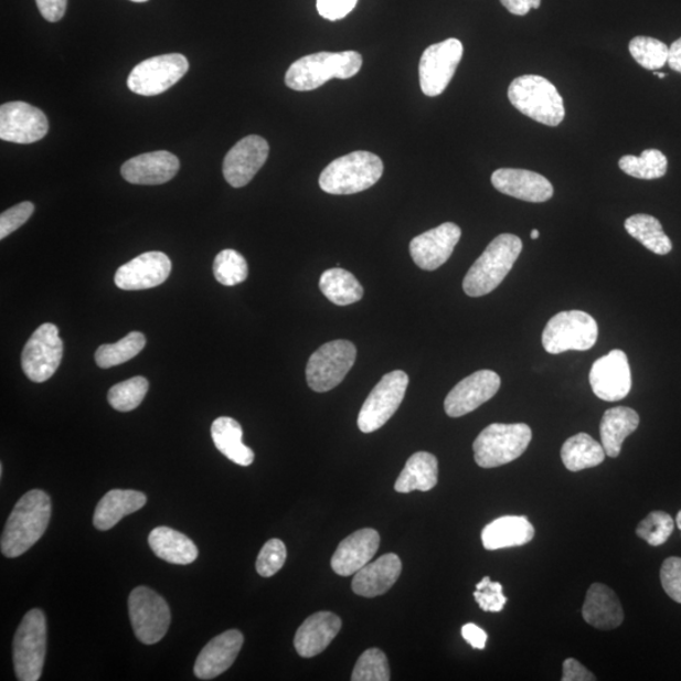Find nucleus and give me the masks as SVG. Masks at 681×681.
I'll use <instances>...</instances> for the list:
<instances>
[{"label": "nucleus", "mask_w": 681, "mask_h": 681, "mask_svg": "<svg viewBox=\"0 0 681 681\" xmlns=\"http://www.w3.org/2000/svg\"><path fill=\"white\" fill-rule=\"evenodd\" d=\"M189 68V61L181 53L148 58L132 68L128 87L141 96L161 95L179 83Z\"/></svg>", "instance_id": "obj_12"}, {"label": "nucleus", "mask_w": 681, "mask_h": 681, "mask_svg": "<svg viewBox=\"0 0 681 681\" xmlns=\"http://www.w3.org/2000/svg\"><path fill=\"white\" fill-rule=\"evenodd\" d=\"M244 645L241 631L228 630L212 639L202 649L194 664V675L201 680H212L224 674L234 664Z\"/></svg>", "instance_id": "obj_24"}, {"label": "nucleus", "mask_w": 681, "mask_h": 681, "mask_svg": "<svg viewBox=\"0 0 681 681\" xmlns=\"http://www.w3.org/2000/svg\"><path fill=\"white\" fill-rule=\"evenodd\" d=\"M464 639L471 645L473 649L483 650L486 648V641H488V634H486L481 627L475 624H467L462 627Z\"/></svg>", "instance_id": "obj_51"}, {"label": "nucleus", "mask_w": 681, "mask_h": 681, "mask_svg": "<svg viewBox=\"0 0 681 681\" xmlns=\"http://www.w3.org/2000/svg\"><path fill=\"white\" fill-rule=\"evenodd\" d=\"M359 0H317V11L329 21H339L349 15Z\"/></svg>", "instance_id": "obj_48"}, {"label": "nucleus", "mask_w": 681, "mask_h": 681, "mask_svg": "<svg viewBox=\"0 0 681 681\" xmlns=\"http://www.w3.org/2000/svg\"><path fill=\"white\" fill-rule=\"evenodd\" d=\"M668 64L671 70H674L677 73L681 74V39L677 40L669 47Z\"/></svg>", "instance_id": "obj_53"}, {"label": "nucleus", "mask_w": 681, "mask_h": 681, "mask_svg": "<svg viewBox=\"0 0 681 681\" xmlns=\"http://www.w3.org/2000/svg\"><path fill=\"white\" fill-rule=\"evenodd\" d=\"M380 546V535L375 529H361L349 535L338 546L331 567L342 577L353 576L374 558Z\"/></svg>", "instance_id": "obj_22"}, {"label": "nucleus", "mask_w": 681, "mask_h": 681, "mask_svg": "<svg viewBox=\"0 0 681 681\" xmlns=\"http://www.w3.org/2000/svg\"><path fill=\"white\" fill-rule=\"evenodd\" d=\"M631 56L647 70L656 71L666 66L669 57V47L657 39L638 35L629 44Z\"/></svg>", "instance_id": "obj_40"}, {"label": "nucleus", "mask_w": 681, "mask_h": 681, "mask_svg": "<svg viewBox=\"0 0 681 681\" xmlns=\"http://www.w3.org/2000/svg\"><path fill=\"white\" fill-rule=\"evenodd\" d=\"M511 14L526 15L530 9L541 7L542 0H500Z\"/></svg>", "instance_id": "obj_52"}, {"label": "nucleus", "mask_w": 681, "mask_h": 681, "mask_svg": "<svg viewBox=\"0 0 681 681\" xmlns=\"http://www.w3.org/2000/svg\"><path fill=\"white\" fill-rule=\"evenodd\" d=\"M34 205L32 202L25 201L3 212L0 216V238H4L30 220L33 215Z\"/></svg>", "instance_id": "obj_46"}, {"label": "nucleus", "mask_w": 681, "mask_h": 681, "mask_svg": "<svg viewBox=\"0 0 681 681\" xmlns=\"http://www.w3.org/2000/svg\"><path fill=\"white\" fill-rule=\"evenodd\" d=\"M461 236V227L458 225L441 224L413 238L409 245L412 258L423 270H437L454 254Z\"/></svg>", "instance_id": "obj_19"}, {"label": "nucleus", "mask_w": 681, "mask_h": 681, "mask_svg": "<svg viewBox=\"0 0 681 681\" xmlns=\"http://www.w3.org/2000/svg\"><path fill=\"white\" fill-rule=\"evenodd\" d=\"M541 236V233H539V230L534 228L532 234H530V237L533 238V241H536V238Z\"/></svg>", "instance_id": "obj_54"}, {"label": "nucleus", "mask_w": 681, "mask_h": 681, "mask_svg": "<svg viewBox=\"0 0 681 681\" xmlns=\"http://www.w3.org/2000/svg\"><path fill=\"white\" fill-rule=\"evenodd\" d=\"M62 357L64 341L60 339L55 324L44 323L33 332L22 352V369L33 383H44L56 373Z\"/></svg>", "instance_id": "obj_13"}, {"label": "nucleus", "mask_w": 681, "mask_h": 681, "mask_svg": "<svg viewBox=\"0 0 681 681\" xmlns=\"http://www.w3.org/2000/svg\"><path fill=\"white\" fill-rule=\"evenodd\" d=\"M320 289L327 299L338 306L357 304L364 297V288L357 277L341 268L326 270L320 278Z\"/></svg>", "instance_id": "obj_35"}, {"label": "nucleus", "mask_w": 681, "mask_h": 681, "mask_svg": "<svg viewBox=\"0 0 681 681\" xmlns=\"http://www.w3.org/2000/svg\"><path fill=\"white\" fill-rule=\"evenodd\" d=\"M618 166L635 179L658 180L668 172V158L659 149H647L639 157L624 156Z\"/></svg>", "instance_id": "obj_37"}, {"label": "nucleus", "mask_w": 681, "mask_h": 681, "mask_svg": "<svg viewBox=\"0 0 681 681\" xmlns=\"http://www.w3.org/2000/svg\"><path fill=\"white\" fill-rule=\"evenodd\" d=\"M561 456L567 470L579 472L599 466L607 455L603 445L587 433H579L564 441Z\"/></svg>", "instance_id": "obj_34"}, {"label": "nucleus", "mask_w": 681, "mask_h": 681, "mask_svg": "<svg viewBox=\"0 0 681 681\" xmlns=\"http://www.w3.org/2000/svg\"><path fill=\"white\" fill-rule=\"evenodd\" d=\"M51 499L41 490L23 494L9 515L0 547L7 558H18L46 533L51 520Z\"/></svg>", "instance_id": "obj_1"}, {"label": "nucleus", "mask_w": 681, "mask_h": 681, "mask_svg": "<svg viewBox=\"0 0 681 681\" xmlns=\"http://www.w3.org/2000/svg\"><path fill=\"white\" fill-rule=\"evenodd\" d=\"M464 57V44L457 39L432 44L419 62V82L424 95L444 94Z\"/></svg>", "instance_id": "obj_14"}, {"label": "nucleus", "mask_w": 681, "mask_h": 681, "mask_svg": "<svg viewBox=\"0 0 681 681\" xmlns=\"http://www.w3.org/2000/svg\"><path fill=\"white\" fill-rule=\"evenodd\" d=\"M473 596L476 603L485 613H501L508 600L503 596L501 583L492 582L490 577H485L480 583H477Z\"/></svg>", "instance_id": "obj_45"}, {"label": "nucleus", "mask_w": 681, "mask_h": 681, "mask_svg": "<svg viewBox=\"0 0 681 681\" xmlns=\"http://www.w3.org/2000/svg\"><path fill=\"white\" fill-rule=\"evenodd\" d=\"M500 386L501 379L494 371H476L449 392L445 401V411L450 418L464 417L489 402L497 395Z\"/></svg>", "instance_id": "obj_17"}, {"label": "nucleus", "mask_w": 681, "mask_h": 681, "mask_svg": "<svg viewBox=\"0 0 681 681\" xmlns=\"http://www.w3.org/2000/svg\"><path fill=\"white\" fill-rule=\"evenodd\" d=\"M358 350L347 340L327 342L309 358L306 376L307 384L317 393L332 391L342 383L355 364Z\"/></svg>", "instance_id": "obj_8"}, {"label": "nucleus", "mask_w": 681, "mask_h": 681, "mask_svg": "<svg viewBox=\"0 0 681 681\" xmlns=\"http://www.w3.org/2000/svg\"><path fill=\"white\" fill-rule=\"evenodd\" d=\"M47 623L39 608L23 617L13 640V664L20 681H38L46 659Z\"/></svg>", "instance_id": "obj_7"}, {"label": "nucleus", "mask_w": 681, "mask_h": 681, "mask_svg": "<svg viewBox=\"0 0 681 681\" xmlns=\"http://www.w3.org/2000/svg\"><path fill=\"white\" fill-rule=\"evenodd\" d=\"M660 579L667 595L681 605V558L671 556L662 563Z\"/></svg>", "instance_id": "obj_47"}, {"label": "nucleus", "mask_w": 681, "mask_h": 681, "mask_svg": "<svg viewBox=\"0 0 681 681\" xmlns=\"http://www.w3.org/2000/svg\"><path fill=\"white\" fill-rule=\"evenodd\" d=\"M46 115L22 102L7 103L0 108V138L17 145H32L47 136Z\"/></svg>", "instance_id": "obj_15"}, {"label": "nucleus", "mask_w": 681, "mask_h": 681, "mask_svg": "<svg viewBox=\"0 0 681 681\" xmlns=\"http://www.w3.org/2000/svg\"><path fill=\"white\" fill-rule=\"evenodd\" d=\"M150 550L167 563L188 565L198 560L199 550L189 536L172 528L159 526L149 534Z\"/></svg>", "instance_id": "obj_30"}, {"label": "nucleus", "mask_w": 681, "mask_h": 681, "mask_svg": "<svg viewBox=\"0 0 681 681\" xmlns=\"http://www.w3.org/2000/svg\"><path fill=\"white\" fill-rule=\"evenodd\" d=\"M657 76H658L659 78H666V77H667V75H666V74H661V73L657 74Z\"/></svg>", "instance_id": "obj_57"}, {"label": "nucleus", "mask_w": 681, "mask_h": 681, "mask_svg": "<svg viewBox=\"0 0 681 681\" xmlns=\"http://www.w3.org/2000/svg\"><path fill=\"white\" fill-rule=\"evenodd\" d=\"M625 228L652 253L667 255L673 251V244L657 217L645 214L634 215L625 221Z\"/></svg>", "instance_id": "obj_36"}, {"label": "nucleus", "mask_w": 681, "mask_h": 681, "mask_svg": "<svg viewBox=\"0 0 681 681\" xmlns=\"http://www.w3.org/2000/svg\"><path fill=\"white\" fill-rule=\"evenodd\" d=\"M130 2H135V3H146V2H148V0H130Z\"/></svg>", "instance_id": "obj_56"}, {"label": "nucleus", "mask_w": 681, "mask_h": 681, "mask_svg": "<svg viewBox=\"0 0 681 681\" xmlns=\"http://www.w3.org/2000/svg\"><path fill=\"white\" fill-rule=\"evenodd\" d=\"M147 497L135 490H113L97 503L94 514V526L102 532L110 530L123 518L145 508Z\"/></svg>", "instance_id": "obj_29"}, {"label": "nucleus", "mask_w": 681, "mask_h": 681, "mask_svg": "<svg viewBox=\"0 0 681 681\" xmlns=\"http://www.w3.org/2000/svg\"><path fill=\"white\" fill-rule=\"evenodd\" d=\"M129 617L137 639L146 645L161 641L171 625L170 606L147 587H137L128 600Z\"/></svg>", "instance_id": "obj_11"}, {"label": "nucleus", "mask_w": 681, "mask_h": 681, "mask_svg": "<svg viewBox=\"0 0 681 681\" xmlns=\"http://www.w3.org/2000/svg\"><path fill=\"white\" fill-rule=\"evenodd\" d=\"M491 182L499 192L526 202H546L554 194L553 184L544 175L517 168H501L494 171Z\"/></svg>", "instance_id": "obj_21"}, {"label": "nucleus", "mask_w": 681, "mask_h": 681, "mask_svg": "<svg viewBox=\"0 0 681 681\" xmlns=\"http://www.w3.org/2000/svg\"><path fill=\"white\" fill-rule=\"evenodd\" d=\"M508 96L520 113L544 126L558 127L564 120L563 97L550 79L538 75L520 76L510 84Z\"/></svg>", "instance_id": "obj_4"}, {"label": "nucleus", "mask_w": 681, "mask_h": 681, "mask_svg": "<svg viewBox=\"0 0 681 681\" xmlns=\"http://www.w3.org/2000/svg\"><path fill=\"white\" fill-rule=\"evenodd\" d=\"M523 251V242L512 234H501L486 247L464 279L467 296L482 297L497 289L514 267Z\"/></svg>", "instance_id": "obj_2"}, {"label": "nucleus", "mask_w": 681, "mask_h": 681, "mask_svg": "<svg viewBox=\"0 0 681 681\" xmlns=\"http://www.w3.org/2000/svg\"><path fill=\"white\" fill-rule=\"evenodd\" d=\"M44 20L56 23L65 15L67 0H35Z\"/></svg>", "instance_id": "obj_49"}, {"label": "nucleus", "mask_w": 681, "mask_h": 681, "mask_svg": "<svg viewBox=\"0 0 681 681\" xmlns=\"http://www.w3.org/2000/svg\"><path fill=\"white\" fill-rule=\"evenodd\" d=\"M534 535L535 529L525 517H502L482 530L481 539L485 550L498 551L525 545Z\"/></svg>", "instance_id": "obj_28"}, {"label": "nucleus", "mask_w": 681, "mask_h": 681, "mask_svg": "<svg viewBox=\"0 0 681 681\" xmlns=\"http://www.w3.org/2000/svg\"><path fill=\"white\" fill-rule=\"evenodd\" d=\"M341 627V618L332 613H317L309 616L296 634L295 648L298 656L302 658L320 656L330 647Z\"/></svg>", "instance_id": "obj_25"}, {"label": "nucleus", "mask_w": 681, "mask_h": 681, "mask_svg": "<svg viewBox=\"0 0 681 681\" xmlns=\"http://www.w3.org/2000/svg\"><path fill=\"white\" fill-rule=\"evenodd\" d=\"M352 681H389L391 668L384 651L373 648L366 650L359 658L352 671Z\"/></svg>", "instance_id": "obj_42"}, {"label": "nucleus", "mask_w": 681, "mask_h": 681, "mask_svg": "<svg viewBox=\"0 0 681 681\" xmlns=\"http://www.w3.org/2000/svg\"><path fill=\"white\" fill-rule=\"evenodd\" d=\"M674 520L664 511H652L636 529V534L651 546L666 544L674 532Z\"/></svg>", "instance_id": "obj_43"}, {"label": "nucleus", "mask_w": 681, "mask_h": 681, "mask_svg": "<svg viewBox=\"0 0 681 681\" xmlns=\"http://www.w3.org/2000/svg\"><path fill=\"white\" fill-rule=\"evenodd\" d=\"M598 326L595 318L582 311L555 315L543 331V347L546 352L558 355L565 351H587L595 347Z\"/></svg>", "instance_id": "obj_9"}, {"label": "nucleus", "mask_w": 681, "mask_h": 681, "mask_svg": "<svg viewBox=\"0 0 681 681\" xmlns=\"http://www.w3.org/2000/svg\"><path fill=\"white\" fill-rule=\"evenodd\" d=\"M563 681H592L596 680L587 668L583 667L576 659H567L563 664Z\"/></svg>", "instance_id": "obj_50"}, {"label": "nucleus", "mask_w": 681, "mask_h": 681, "mask_svg": "<svg viewBox=\"0 0 681 681\" xmlns=\"http://www.w3.org/2000/svg\"><path fill=\"white\" fill-rule=\"evenodd\" d=\"M437 482V457L428 453H417L408 459L404 470L397 477L395 491L400 493L428 492L436 488Z\"/></svg>", "instance_id": "obj_32"}, {"label": "nucleus", "mask_w": 681, "mask_h": 681, "mask_svg": "<svg viewBox=\"0 0 681 681\" xmlns=\"http://www.w3.org/2000/svg\"><path fill=\"white\" fill-rule=\"evenodd\" d=\"M146 336L140 332H130L127 338L121 339L117 343L103 344L95 352L97 366L102 369H110L124 364L139 355L140 351L146 348Z\"/></svg>", "instance_id": "obj_38"}, {"label": "nucleus", "mask_w": 681, "mask_h": 681, "mask_svg": "<svg viewBox=\"0 0 681 681\" xmlns=\"http://www.w3.org/2000/svg\"><path fill=\"white\" fill-rule=\"evenodd\" d=\"M402 571L400 556L393 553L385 554L355 574L352 579V590L365 598L382 596L400 579Z\"/></svg>", "instance_id": "obj_26"}, {"label": "nucleus", "mask_w": 681, "mask_h": 681, "mask_svg": "<svg viewBox=\"0 0 681 681\" xmlns=\"http://www.w3.org/2000/svg\"><path fill=\"white\" fill-rule=\"evenodd\" d=\"M211 437L215 447L230 461L238 466H251L255 455L253 449L243 444V428L235 419L220 417L211 426Z\"/></svg>", "instance_id": "obj_33"}, {"label": "nucleus", "mask_w": 681, "mask_h": 681, "mask_svg": "<svg viewBox=\"0 0 681 681\" xmlns=\"http://www.w3.org/2000/svg\"><path fill=\"white\" fill-rule=\"evenodd\" d=\"M583 618L598 630H614L624 623L625 614L615 592L600 583L592 585L582 609Z\"/></svg>", "instance_id": "obj_27"}, {"label": "nucleus", "mask_w": 681, "mask_h": 681, "mask_svg": "<svg viewBox=\"0 0 681 681\" xmlns=\"http://www.w3.org/2000/svg\"><path fill=\"white\" fill-rule=\"evenodd\" d=\"M640 417L631 408L616 406L608 409L600 422V440L608 457L620 456L624 441L639 428Z\"/></svg>", "instance_id": "obj_31"}, {"label": "nucleus", "mask_w": 681, "mask_h": 681, "mask_svg": "<svg viewBox=\"0 0 681 681\" xmlns=\"http://www.w3.org/2000/svg\"><path fill=\"white\" fill-rule=\"evenodd\" d=\"M533 432L524 423H493L473 441L475 461L482 468H494L515 461L524 455Z\"/></svg>", "instance_id": "obj_6"}, {"label": "nucleus", "mask_w": 681, "mask_h": 681, "mask_svg": "<svg viewBox=\"0 0 681 681\" xmlns=\"http://www.w3.org/2000/svg\"><path fill=\"white\" fill-rule=\"evenodd\" d=\"M592 391L608 403L620 402L631 392L632 377L629 360L621 350H613L608 355L595 361L590 369Z\"/></svg>", "instance_id": "obj_16"}, {"label": "nucleus", "mask_w": 681, "mask_h": 681, "mask_svg": "<svg viewBox=\"0 0 681 681\" xmlns=\"http://www.w3.org/2000/svg\"><path fill=\"white\" fill-rule=\"evenodd\" d=\"M384 164L374 153L358 150L334 159L320 175V188L330 194H353L370 188L382 179Z\"/></svg>", "instance_id": "obj_5"}, {"label": "nucleus", "mask_w": 681, "mask_h": 681, "mask_svg": "<svg viewBox=\"0 0 681 681\" xmlns=\"http://www.w3.org/2000/svg\"><path fill=\"white\" fill-rule=\"evenodd\" d=\"M269 156L268 141L259 136L245 137L228 150L223 172L226 182L235 189L249 183Z\"/></svg>", "instance_id": "obj_18"}, {"label": "nucleus", "mask_w": 681, "mask_h": 681, "mask_svg": "<svg viewBox=\"0 0 681 681\" xmlns=\"http://www.w3.org/2000/svg\"><path fill=\"white\" fill-rule=\"evenodd\" d=\"M171 270L172 263L164 253L149 252L124 264L114 281L123 290L150 289L163 285Z\"/></svg>", "instance_id": "obj_20"}, {"label": "nucleus", "mask_w": 681, "mask_h": 681, "mask_svg": "<svg viewBox=\"0 0 681 681\" xmlns=\"http://www.w3.org/2000/svg\"><path fill=\"white\" fill-rule=\"evenodd\" d=\"M179 171L180 159L167 150L132 157L121 167L124 180L143 185L167 183Z\"/></svg>", "instance_id": "obj_23"}, {"label": "nucleus", "mask_w": 681, "mask_h": 681, "mask_svg": "<svg viewBox=\"0 0 681 681\" xmlns=\"http://www.w3.org/2000/svg\"><path fill=\"white\" fill-rule=\"evenodd\" d=\"M677 526L679 528L681 532V510L678 512V515H677Z\"/></svg>", "instance_id": "obj_55"}, {"label": "nucleus", "mask_w": 681, "mask_h": 681, "mask_svg": "<svg viewBox=\"0 0 681 681\" xmlns=\"http://www.w3.org/2000/svg\"><path fill=\"white\" fill-rule=\"evenodd\" d=\"M409 376L402 370L392 371L370 393L359 413L358 426L362 433H374L385 426L403 403Z\"/></svg>", "instance_id": "obj_10"}, {"label": "nucleus", "mask_w": 681, "mask_h": 681, "mask_svg": "<svg viewBox=\"0 0 681 681\" xmlns=\"http://www.w3.org/2000/svg\"><path fill=\"white\" fill-rule=\"evenodd\" d=\"M287 561V547L280 539H270L265 543L256 560V572L264 578H270L277 574Z\"/></svg>", "instance_id": "obj_44"}, {"label": "nucleus", "mask_w": 681, "mask_h": 681, "mask_svg": "<svg viewBox=\"0 0 681 681\" xmlns=\"http://www.w3.org/2000/svg\"><path fill=\"white\" fill-rule=\"evenodd\" d=\"M148 380L136 376L113 386L108 394L109 404L115 411L131 412L138 408L148 393Z\"/></svg>", "instance_id": "obj_39"}, {"label": "nucleus", "mask_w": 681, "mask_h": 681, "mask_svg": "<svg viewBox=\"0 0 681 681\" xmlns=\"http://www.w3.org/2000/svg\"><path fill=\"white\" fill-rule=\"evenodd\" d=\"M361 66L362 56L357 51L318 52L296 61L287 71L286 84L291 91L312 92L331 78L355 76Z\"/></svg>", "instance_id": "obj_3"}, {"label": "nucleus", "mask_w": 681, "mask_h": 681, "mask_svg": "<svg viewBox=\"0 0 681 681\" xmlns=\"http://www.w3.org/2000/svg\"><path fill=\"white\" fill-rule=\"evenodd\" d=\"M214 274L221 285L234 287L246 280L249 276V268L241 253L226 249L217 254L214 262Z\"/></svg>", "instance_id": "obj_41"}]
</instances>
